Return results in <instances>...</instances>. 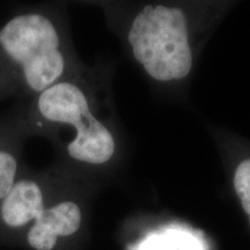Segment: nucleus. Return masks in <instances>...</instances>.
<instances>
[{
  "label": "nucleus",
  "mask_w": 250,
  "mask_h": 250,
  "mask_svg": "<svg viewBox=\"0 0 250 250\" xmlns=\"http://www.w3.org/2000/svg\"><path fill=\"white\" fill-rule=\"evenodd\" d=\"M77 70L56 12L24 6L0 24V102L33 99Z\"/></svg>",
  "instance_id": "obj_1"
},
{
  "label": "nucleus",
  "mask_w": 250,
  "mask_h": 250,
  "mask_svg": "<svg viewBox=\"0 0 250 250\" xmlns=\"http://www.w3.org/2000/svg\"><path fill=\"white\" fill-rule=\"evenodd\" d=\"M94 107L92 85L78 68L33 99L14 102L12 109L27 138L70 127L73 137L62 147L64 158L73 166L101 167L114 158L116 140Z\"/></svg>",
  "instance_id": "obj_2"
},
{
  "label": "nucleus",
  "mask_w": 250,
  "mask_h": 250,
  "mask_svg": "<svg viewBox=\"0 0 250 250\" xmlns=\"http://www.w3.org/2000/svg\"><path fill=\"white\" fill-rule=\"evenodd\" d=\"M127 40L133 57L152 79L179 81L191 72L189 24L182 8L145 6L131 22Z\"/></svg>",
  "instance_id": "obj_3"
},
{
  "label": "nucleus",
  "mask_w": 250,
  "mask_h": 250,
  "mask_svg": "<svg viewBox=\"0 0 250 250\" xmlns=\"http://www.w3.org/2000/svg\"><path fill=\"white\" fill-rule=\"evenodd\" d=\"M66 177L61 171L39 173L27 166L0 202V245L18 247Z\"/></svg>",
  "instance_id": "obj_4"
},
{
  "label": "nucleus",
  "mask_w": 250,
  "mask_h": 250,
  "mask_svg": "<svg viewBox=\"0 0 250 250\" xmlns=\"http://www.w3.org/2000/svg\"><path fill=\"white\" fill-rule=\"evenodd\" d=\"M83 223V210L77 198L56 195L18 247L31 250H56L62 240L77 235Z\"/></svg>",
  "instance_id": "obj_5"
},
{
  "label": "nucleus",
  "mask_w": 250,
  "mask_h": 250,
  "mask_svg": "<svg viewBox=\"0 0 250 250\" xmlns=\"http://www.w3.org/2000/svg\"><path fill=\"white\" fill-rule=\"evenodd\" d=\"M27 137L12 107L0 115V202L27 168L23 144Z\"/></svg>",
  "instance_id": "obj_6"
},
{
  "label": "nucleus",
  "mask_w": 250,
  "mask_h": 250,
  "mask_svg": "<svg viewBox=\"0 0 250 250\" xmlns=\"http://www.w3.org/2000/svg\"><path fill=\"white\" fill-rule=\"evenodd\" d=\"M233 186L250 223V158L243 159L236 166L234 170Z\"/></svg>",
  "instance_id": "obj_7"
},
{
  "label": "nucleus",
  "mask_w": 250,
  "mask_h": 250,
  "mask_svg": "<svg viewBox=\"0 0 250 250\" xmlns=\"http://www.w3.org/2000/svg\"><path fill=\"white\" fill-rule=\"evenodd\" d=\"M146 250H156V249L155 248H147Z\"/></svg>",
  "instance_id": "obj_8"
}]
</instances>
